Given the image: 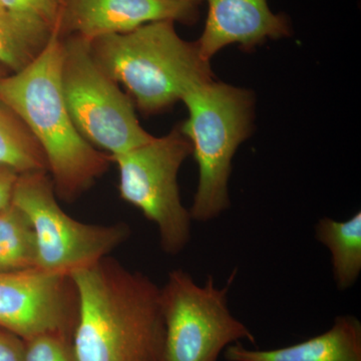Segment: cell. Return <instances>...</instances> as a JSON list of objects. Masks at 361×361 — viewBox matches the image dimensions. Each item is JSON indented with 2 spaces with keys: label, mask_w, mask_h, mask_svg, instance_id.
Segmentation results:
<instances>
[{
  "label": "cell",
  "mask_w": 361,
  "mask_h": 361,
  "mask_svg": "<svg viewBox=\"0 0 361 361\" xmlns=\"http://www.w3.org/2000/svg\"><path fill=\"white\" fill-rule=\"evenodd\" d=\"M11 203L32 223L37 240V268L70 276L96 264L127 241L130 226L87 224L61 209L49 173L20 174Z\"/></svg>",
  "instance_id": "ba28073f"
},
{
  "label": "cell",
  "mask_w": 361,
  "mask_h": 361,
  "mask_svg": "<svg viewBox=\"0 0 361 361\" xmlns=\"http://www.w3.org/2000/svg\"><path fill=\"white\" fill-rule=\"evenodd\" d=\"M197 7L175 0H66L58 32L92 42L154 21L192 23L198 18Z\"/></svg>",
  "instance_id": "30bf717a"
},
{
  "label": "cell",
  "mask_w": 361,
  "mask_h": 361,
  "mask_svg": "<svg viewBox=\"0 0 361 361\" xmlns=\"http://www.w3.org/2000/svg\"><path fill=\"white\" fill-rule=\"evenodd\" d=\"M90 47L97 65L146 115L170 108L195 85L213 80L210 61L202 58L196 42L180 39L174 21L97 37Z\"/></svg>",
  "instance_id": "3957f363"
},
{
  "label": "cell",
  "mask_w": 361,
  "mask_h": 361,
  "mask_svg": "<svg viewBox=\"0 0 361 361\" xmlns=\"http://www.w3.org/2000/svg\"><path fill=\"white\" fill-rule=\"evenodd\" d=\"M209 6L203 35L196 42L202 58L210 61L226 45L251 49L267 39L290 32L288 20L270 11L268 0H207Z\"/></svg>",
  "instance_id": "8fae6325"
},
{
  "label": "cell",
  "mask_w": 361,
  "mask_h": 361,
  "mask_svg": "<svg viewBox=\"0 0 361 361\" xmlns=\"http://www.w3.org/2000/svg\"><path fill=\"white\" fill-rule=\"evenodd\" d=\"M192 145L180 128L110 156L118 171L121 198L139 209L158 228L161 250L177 255L191 240L192 218L180 200L178 173Z\"/></svg>",
  "instance_id": "52a82bcc"
},
{
  "label": "cell",
  "mask_w": 361,
  "mask_h": 361,
  "mask_svg": "<svg viewBox=\"0 0 361 361\" xmlns=\"http://www.w3.org/2000/svg\"><path fill=\"white\" fill-rule=\"evenodd\" d=\"M0 165L18 174L47 172L44 152L20 118L0 102Z\"/></svg>",
  "instance_id": "2e32d148"
},
{
  "label": "cell",
  "mask_w": 361,
  "mask_h": 361,
  "mask_svg": "<svg viewBox=\"0 0 361 361\" xmlns=\"http://www.w3.org/2000/svg\"><path fill=\"white\" fill-rule=\"evenodd\" d=\"M63 51L56 30L32 65L0 78V102L37 140L56 197L73 202L106 174L111 160L85 141L68 113L61 87Z\"/></svg>",
  "instance_id": "7a4b0ae2"
},
{
  "label": "cell",
  "mask_w": 361,
  "mask_h": 361,
  "mask_svg": "<svg viewBox=\"0 0 361 361\" xmlns=\"http://www.w3.org/2000/svg\"><path fill=\"white\" fill-rule=\"evenodd\" d=\"M66 0H0L8 13L35 16L54 30H59Z\"/></svg>",
  "instance_id": "ac0fdd59"
},
{
  "label": "cell",
  "mask_w": 361,
  "mask_h": 361,
  "mask_svg": "<svg viewBox=\"0 0 361 361\" xmlns=\"http://www.w3.org/2000/svg\"><path fill=\"white\" fill-rule=\"evenodd\" d=\"M25 351L23 339L0 329V361H25Z\"/></svg>",
  "instance_id": "d6986e66"
},
{
  "label": "cell",
  "mask_w": 361,
  "mask_h": 361,
  "mask_svg": "<svg viewBox=\"0 0 361 361\" xmlns=\"http://www.w3.org/2000/svg\"><path fill=\"white\" fill-rule=\"evenodd\" d=\"M2 75H2V73H0V78H1V77H2Z\"/></svg>",
  "instance_id": "603a6c76"
},
{
  "label": "cell",
  "mask_w": 361,
  "mask_h": 361,
  "mask_svg": "<svg viewBox=\"0 0 361 361\" xmlns=\"http://www.w3.org/2000/svg\"><path fill=\"white\" fill-rule=\"evenodd\" d=\"M56 30L35 16L0 13V63L13 73L25 70L42 54Z\"/></svg>",
  "instance_id": "4fadbf2b"
},
{
  "label": "cell",
  "mask_w": 361,
  "mask_h": 361,
  "mask_svg": "<svg viewBox=\"0 0 361 361\" xmlns=\"http://www.w3.org/2000/svg\"><path fill=\"white\" fill-rule=\"evenodd\" d=\"M35 268H37V249L32 223L11 203L0 210V272Z\"/></svg>",
  "instance_id": "9a60e30c"
},
{
  "label": "cell",
  "mask_w": 361,
  "mask_h": 361,
  "mask_svg": "<svg viewBox=\"0 0 361 361\" xmlns=\"http://www.w3.org/2000/svg\"><path fill=\"white\" fill-rule=\"evenodd\" d=\"M63 39L61 87L78 133L92 147L120 155L153 139L137 120L135 104L94 61L90 42Z\"/></svg>",
  "instance_id": "5b68a950"
},
{
  "label": "cell",
  "mask_w": 361,
  "mask_h": 361,
  "mask_svg": "<svg viewBox=\"0 0 361 361\" xmlns=\"http://www.w3.org/2000/svg\"><path fill=\"white\" fill-rule=\"evenodd\" d=\"M236 272L223 288L213 276L199 285L183 269L171 271L160 288L163 317V361H218L233 343H255L250 329L233 316L228 306V292Z\"/></svg>",
  "instance_id": "8992f818"
},
{
  "label": "cell",
  "mask_w": 361,
  "mask_h": 361,
  "mask_svg": "<svg viewBox=\"0 0 361 361\" xmlns=\"http://www.w3.org/2000/svg\"><path fill=\"white\" fill-rule=\"evenodd\" d=\"M227 361H361V323L341 315L324 334L300 343L269 350H253L241 342L224 350Z\"/></svg>",
  "instance_id": "7c38bea8"
},
{
  "label": "cell",
  "mask_w": 361,
  "mask_h": 361,
  "mask_svg": "<svg viewBox=\"0 0 361 361\" xmlns=\"http://www.w3.org/2000/svg\"><path fill=\"white\" fill-rule=\"evenodd\" d=\"M71 278L78 294V361H163L160 287L110 256Z\"/></svg>",
  "instance_id": "6da1fadb"
},
{
  "label": "cell",
  "mask_w": 361,
  "mask_h": 361,
  "mask_svg": "<svg viewBox=\"0 0 361 361\" xmlns=\"http://www.w3.org/2000/svg\"><path fill=\"white\" fill-rule=\"evenodd\" d=\"M182 101L189 118L180 130L191 142L199 168L189 211L192 220L208 222L230 207L232 159L250 133L253 97L248 90L211 80L195 85Z\"/></svg>",
  "instance_id": "277c9868"
},
{
  "label": "cell",
  "mask_w": 361,
  "mask_h": 361,
  "mask_svg": "<svg viewBox=\"0 0 361 361\" xmlns=\"http://www.w3.org/2000/svg\"><path fill=\"white\" fill-rule=\"evenodd\" d=\"M78 294L70 276L35 269L0 272V329L23 341L44 334L73 338Z\"/></svg>",
  "instance_id": "9c48e42d"
},
{
  "label": "cell",
  "mask_w": 361,
  "mask_h": 361,
  "mask_svg": "<svg viewBox=\"0 0 361 361\" xmlns=\"http://www.w3.org/2000/svg\"><path fill=\"white\" fill-rule=\"evenodd\" d=\"M175 1L184 2V4H194V6H198L200 0H175Z\"/></svg>",
  "instance_id": "44dd1931"
},
{
  "label": "cell",
  "mask_w": 361,
  "mask_h": 361,
  "mask_svg": "<svg viewBox=\"0 0 361 361\" xmlns=\"http://www.w3.org/2000/svg\"><path fill=\"white\" fill-rule=\"evenodd\" d=\"M20 175L13 169L0 165V210L11 205Z\"/></svg>",
  "instance_id": "ffe728a7"
},
{
  "label": "cell",
  "mask_w": 361,
  "mask_h": 361,
  "mask_svg": "<svg viewBox=\"0 0 361 361\" xmlns=\"http://www.w3.org/2000/svg\"><path fill=\"white\" fill-rule=\"evenodd\" d=\"M315 236L318 242L329 248L338 290L351 288L361 272L360 211L345 221L322 218L315 226Z\"/></svg>",
  "instance_id": "5bb4252c"
},
{
  "label": "cell",
  "mask_w": 361,
  "mask_h": 361,
  "mask_svg": "<svg viewBox=\"0 0 361 361\" xmlns=\"http://www.w3.org/2000/svg\"><path fill=\"white\" fill-rule=\"evenodd\" d=\"M4 7L1 6V4H0V13H4Z\"/></svg>",
  "instance_id": "7402d4cb"
},
{
  "label": "cell",
  "mask_w": 361,
  "mask_h": 361,
  "mask_svg": "<svg viewBox=\"0 0 361 361\" xmlns=\"http://www.w3.org/2000/svg\"><path fill=\"white\" fill-rule=\"evenodd\" d=\"M25 344V361H78L73 338L65 334H40Z\"/></svg>",
  "instance_id": "e0dca14e"
}]
</instances>
